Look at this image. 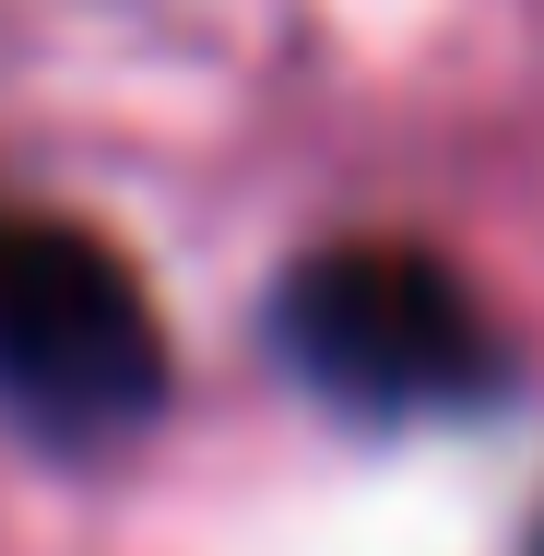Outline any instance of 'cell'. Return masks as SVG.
<instances>
[{
    "instance_id": "2",
    "label": "cell",
    "mask_w": 544,
    "mask_h": 556,
    "mask_svg": "<svg viewBox=\"0 0 544 556\" xmlns=\"http://www.w3.org/2000/svg\"><path fill=\"white\" fill-rule=\"evenodd\" d=\"M166 403L142 273L60 214H0V415L36 439H118Z\"/></svg>"
},
{
    "instance_id": "3",
    "label": "cell",
    "mask_w": 544,
    "mask_h": 556,
    "mask_svg": "<svg viewBox=\"0 0 544 556\" xmlns=\"http://www.w3.org/2000/svg\"><path fill=\"white\" fill-rule=\"evenodd\" d=\"M533 556H544V533H533Z\"/></svg>"
},
{
    "instance_id": "1",
    "label": "cell",
    "mask_w": 544,
    "mask_h": 556,
    "mask_svg": "<svg viewBox=\"0 0 544 556\" xmlns=\"http://www.w3.org/2000/svg\"><path fill=\"white\" fill-rule=\"evenodd\" d=\"M273 355L320 391L331 415H367V427L473 415V403L509 391V343L485 320V296L438 249H415V237L308 249L273 285Z\"/></svg>"
}]
</instances>
